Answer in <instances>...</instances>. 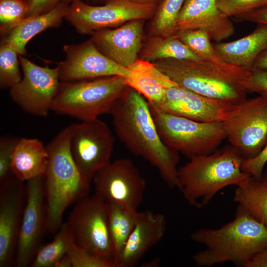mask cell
<instances>
[{
  "label": "cell",
  "mask_w": 267,
  "mask_h": 267,
  "mask_svg": "<svg viewBox=\"0 0 267 267\" xmlns=\"http://www.w3.org/2000/svg\"><path fill=\"white\" fill-rule=\"evenodd\" d=\"M110 114L116 135L125 147L156 167L169 187L180 191L177 168L179 153L161 139L146 99L128 87Z\"/></svg>",
  "instance_id": "1"
},
{
  "label": "cell",
  "mask_w": 267,
  "mask_h": 267,
  "mask_svg": "<svg viewBox=\"0 0 267 267\" xmlns=\"http://www.w3.org/2000/svg\"><path fill=\"white\" fill-rule=\"evenodd\" d=\"M190 238L205 248L192 258L200 267L230 262L245 267L258 253L267 249V228L238 204L234 219L220 228H202Z\"/></svg>",
  "instance_id": "2"
},
{
  "label": "cell",
  "mask_w": 267,
  "mask_h": 267,
  "mask_svg": "<svg viewBox=\"0 0 267 267\" xmlns=\"http://www.w3.org/2000/svg\"><path fill=\"white\" fill-rule=\"evenodd\" d=\"M180 87L201 95L238 104L250 92L251 70L200 59L168 58L152 62Z\"/></svg>",
  "instance_id": "3"
},
{
  "label": "cell",
  "mask_w": 267,
  "mask_h": 267,
  "mask_svg": "<svg viewBox=\"0 0 267 267\" xmlns=\"http://www.w3.org/2000/svg\"><path fill=\"white\" fill-rule=\"evenodd\" d=\"M244 160L230 144L211 153L190 158L178 170L180 192L191 205L206 206L222 189L241 186L252 178L242 169Z\"/></svg>",
  "instance_id": "4"
},
{
  "label": "cell",
  "mask_w": 267,
  "mask_h": 267,
  "mask_svg": "<svg viewBox=\"0 0 267 267\" xmlns=\"http://www.w3.org/2000/svg\"><path fill=\"white\" fill-rule=\"evenodd\" d=\"M69 126L46 146L48 162L44 176L47 229L56 233L65 211L89 195L90 183L82 176L71 155Z\"/></svg>",
  "instance_id": "5"
},
{
  "label": "cell",
  "mask_w": 267,
  "mask_h": 267,
  "mask_svg": "<svg viewBox=\"0 0 267 267\" xmlns=\"http://www.w3.org/2000/svg\"><path fill=\"white\" fill-rule=\"evenodd\" d=\"M128 87L126 78L118 76L60 82L51 111L81 121L94 120L110 114Z\"/></svg>",
  "instance_id": "6"
},
{
  "label": "cell",
  "mask_w": 267,
  "mask_h": 267,
  "mask_svg": "<svg viewBox=\"0 0 267 267\" xmlns=\"http://www.w3.org/2000/svg\"><path fill=\"white\" fill-rule=\"evenodd\" d=\"M150 109L163 142L189 158L213 152L226 139L222 122H198Z\"/></svg>",
  "instance_id": "7"
},
{
  "label": "cell",
  "mask_w": 267,
  "mask_h": 267,
  "mask_svg": "<svg viewBox=\"0 0 267 267\" xmlns=\"http://www.w3.org/2000/svg\"><path fill=\"white\" fill-rule=\"evenodd\" d=\"M103 5H92L74 0L64 18L76 31L82 35L118 27L135 19L150 20L157 6L135 3L130 0H104Z\"/></svg>",
  "instance_id": "8"
},
{
  "label": "cell",
  "mask_w": 267,
  "mask_h": 267,
  "mask_svg": "<svg viewBox=\"0 0 267 267\" xmlns=\"http://www.w3.org/2000/svg\"><path fill=\"white\" fill-rule=\"evenodd\" d=\"M66 223L77 246L109 261L114 266L105 201L95 194L83 198L75 204Z\"/></svg>",
  "instance_id": "9"
},
{
  "label": "cell",
  "mask_w": 267,
  "mask_h": 267,
  "mask_svg": "<svg viewBox=\"0 0 267 267\" xmlns=\"http://www.w3.org/2000/svg\"><path fill=\"white\" fill-rule=\"evenodd\" d=\"M70 150L82 177L91 182L95 174L111 162L115 139L98 118L69 126Z\"/></svg>",
  "instance_id": "10"
},
{
  "label": "cell",
  "mask_w": 267,
  "mask_h": 267,
  "mask_svg": "<svg viewBox=\"0 0 267 267\" xmlns=\"http://www.w3.org/2000/svg\"><path fill=\"white\" fill-rule=\"evenodd\" d=\"M222 123L229 144L244 159L254 158L267 141V101L260 95L247 98Z\"/></svg>",
  "instance_id": "11"
},
{
  "label": "cell",
  "mask_w": 267,
  "mask_h": 267,
  "mask_svg": "<svg viewBox=\"0 0 267 267\" xmlns=\"http://www.w3.org/2000/svg\"><path fill=\"white\" fill-rule=\"evenodd\" d=\"M23 73L21 81L9 89V95L25 112L46 117L57 93L59 84V66H40L19 54Z\"/></svg>",
  "instance_id": "12"
},
{
  "label": "cell",
  "mask_w": 267,
  "mask_h": 267,
  "mask_svg": "<svg viewBox=\"0 0 267 267\" xmlns=\"http://www.w3.org/2000/svg\"><path fill=\"white\" fill-rule=\"evenodd\" d=\"M95 194L106 202L137 211L142 202L146 181L129 158L111 161L93 176Z\"/></svg>",
  "instance_id": "13"
},
{
  "label": "cell",
  "mask_w": 267,
  "mask_h": 267,
  "mask_svg": "<svg viewBox=\"0 0 267 267\" xmlns=\"http://www.w3.org/2000/svg\"><path fill=\"white\" fill-rule=\"evenodd\" d=\"M26 201L15 255L17 267L30 266L47 233L44 176L28 180Z\"/></svg>",
  "instance_id": "14"
},
{
  "label": "cell",
  "mask_w": 267,
  "mask_h": 267,
  "mask_svg": "<svg viewBox=\"0 0 267 267\" xmlns=\"http://www.w3.org/2000/svg\"><path fill=\"white\" fill-rule=\"evenodd\" d=\"M162 78L161 82L165 89L163 98L157 103L148 102L149 107L157 111L201 122H222L236 105L187 90L165 74Z\"/></svg>",
  "instance_id": "15"
},
{
  "label": "cell",
  "mask_w": 267,
  "mask_h": 267,
  "mask_svg": "<svg viewBox=\"0 0 267 267\" xmlns=\"http://www.w3.org/2000/svg\"><path fill=\"white\" fill-rule=\"evenodd\" d=\"M65 59L58 64L60 82L93 79L131 74L124 67L102 54L90 39L78 44L64 45Z\"/></svg>",
  "instance_id": "16"
},
{
  "label": "cell",
  "mask_w": 267,
  "mask_h": 267,
  "mask_svg": "<svg viewBox=\"0 0 267 267\" xmlns=\"http://www.w3.org/2000/svg\"><path fill=\"white\" fill-rule=\"evenodd\" d=\"M15 177L0 184V267L15 263L18 236L26 201V188Z\"/></svg>",
  "instance_id": "17"
},
{
  "label": "cell",
  "mask_w": 267,
  "mask_h": 267,
  "mask_svg": "<svg viewBox=\"0 0 267 267\" xmlns=\"http://www.w3.org/2000/svg\"><path fill=\"white\" fill-rule=\"evenodd\" d=\"M146 21L135 19L116 28L102 29L93 33L89 39L102 54L128 68L138 59Z\"/></svg>",
  "instance_id": "18"
},
{
  "label": "cell",
  "mask_w": 267,
  "mask_h": 267,
  "mask_svg": "<svg viewBox=\"0 0 267 267\" xmlns=\"http://www.w3.org/2000/svg\"><path fill=\"white\" fill-rule=\"evenodd\" d=\"M176 30H201L216 42L227 39L235 31L230 17L219 9L217 0H185L177 19Z\"/></svg>",
  "instance_id": "19"
},
{
  "label": "cell",
  "mask_w": 267,
  "mask_h": 267,
  "mask_svg": "<svg viewBox=\"0 0 267 267\" xmlns=\"http://www.w3.org/2000/svg\"><path fill=\"white\" fill-rule=\"evenodd\" d=\"M165 217L149 210L142 212L122 252L117 267L137 265L145 254L163 237L166 230Z\"/></svg>",
  "instance_id": "20"
},
{
  "label": "cell",
  "mask_w": 267,
  "mask_h": 267,
  "mask_svg": "<svg viewBox=\"0 0 267 267\" xmlns=\"http://www.w3.org/2000/svg\"><path fill=\"white\" fill-rule=\"evenodd\" d=\"M213 44L227 63L251 70L257 58L267 49V25L258 24L250 34L238 40Z\"/></svg>",
  "instance_id": "21"
},
{
  "label": "cell",
  "mask_w": 267,
  "mask_h": 267,
  "mask_svg": "<svg viewBox=\"0 0 267 267\" xmlns=\"http://www.w3.org/2000/svg\"><path fill=\"white\" fill-rule=\"evenodd\" d=\"M69 5L59 2L47 13L26 18L7 34L2 37L0 43L11 46L19 55H26L28 43L45 30L59 26L64 19Z\"/></svg>",
  "instance_id": "22"
},
{
  "label": "cell",
  "mask_w": 267,
  "mask_h": 267,
  "mask_svg": "<svg viewBox=\"0 0 267 267\" xmlns=\"http://www.w3.org/2000/svg\"><path fill=\"white\" fill-rule=\"evenodd\" d=\"M48 162L46 146L37 138H20L13 152L11 167L15 177L27 181L44 175Z\"/></svg>",
  "instance_id": "23"
},
{
  "label": "cell",
  "mask_w": 267,
  "mask_h": 267,
  "mask_svg": "<svg viewBox=\"0 0 267 267\" xmlns=\"http://www.w3.org/2000/svg\"><path fill=\"white\" fill-rule=\"evenodd\" d=\"M106 203L114 264V267H117L122 252L142 212L131 210L114 203Z\"/></svg>",
  "instance_id": "24"
},
{
  "label": "cell",
  "mask_w": 267,
  "mask_h": 267,
  "mask_svg": "<svg viewBox=\"0 0 267 267\" xmlns=\"http://www.w3.org/2000/svg\"><path fill=\"white\" fill-rule=\"evenodd\" d=\"M174 58L200 59V58L176 35L161 36L145 34L138 59L154 62Z\"/></svg>",
  "instance_id": "25"
},
{
  "label": "cell",
  "mask_w": 267,
  "mask_h": 267,
  "mask_svg": "<svg viewBox=\"0 0 267 267\" xmlns=\"http://www.w3.org/2000/svg\"><path fill=\"white\" fill-rule=\"evenodd\" d=\"M128 68L131 74L126 80L129 87L141 94L149 103L162 100L165 89L160 80V71L152 62L137 59Z\"/></svg>",
  "instance_id": "26"
},
{
  "label": "cell",
  "mask_w": 267,
  "mask_h": 267,
  "mask_svg": "<svg viewBox=\"0 0 267 267\" xmlns=\"http://www.w3.org/2000/svg\"><path fill=\"white\" fill-rule=\"evenodd\" d=\"M233 200L267 228V184L254 178L237 187Z\"/></svg>",
  "instance_id": "27"
},
{
  "label": "cell",
  "mask_w": 267,
  "mask_h": 267,
  "mask_svg": "<svg viewBox=\"0 0 267 267\" xmlns=\"http://www.w3.org/2000/svg\"><path fill=\"white\" fill-rule=\"evenodd\" d=\"M74 243L66 222L63 223L53 239L38 250L30 266L31 267H54L56 263Z\"/></svg>",
  "instance_id": "28"
},
{
  "label": "cell",
  "mask_w": 267,
  "mask_h": 267,
  "mask_svg": "<svg viewBox=\"0 0 267 267\" xmlns=\"http://www.w3.org/2000/svg\"><path fill=\"white\" fill-rule=\"evenodd\" d=\"M185 0H164L157 7L146 26L149 35H176V21Z\"/></svg>",
  "instance_id": "29"
},
{
  "label": "cell",
  "mask_w": 267,
  "mask_h": 267,
  "mask_svg": "<svg viewBox=\"0 0 267 267\" xmlns=\"http://www.w3.org/2000/svg\"><path fill=\"white\" fill-rule=\"evenodd\" d=\"M177 36L200 59L220 65L228 64L217 52L205 32L198 30H185L178 32Z\"/></svg>",
  "instance_id": "30"
},
{
  "label": "cell",
  "mask_w": 267,
  "mask_h": 267,
  "mask_svg": "<svg viewBox=\"0 0 267 267\" xmlns=\"http://www.w3.org/2000/svg\"><path fill=\"white\" fill-rule=\"evenodd\" d=\"M19 54L11 46L0 43V88L10 89L22 79Z\"/></svg>",
  "instance_id": "31"
},
{
  "label": "cell",
  "mask_w": 267,
  "mask_h": 267,
  "mask_svg": "<svg viewBox=\"0 0 267 267\" xmlns=\"http://www.w3.org/2000/svg\"><path fill=\"white\" fill-rule=\"evenodd\" d=\"M29 3L25 0H0V33L7 34L27 17Z\"/></svg>",
  "instance_id": "32"
},
{
  "label": "cell",
  "mask_w": 267,
  "mask_h": 267,
  "mask_svg": "<svg viewBox=\"0 0 267 267\" xmlns=\"http://www.w3.org/2000/svg\"><path fill=\"white\" fill-rule=\"evenodd\" d=\"M67 254L72 267H114L112 262L89 252L75 243L69 249Z\"/></svg>",
  "instance_id": "33"
},
{
  "label": "cell",
  "mask_w": 267,
  "mask_h": 267,
  "mask_svg": "<svg viewBox=\"0 0 267 267\" xmlns=\"http://www.w3.org/2000/svg\"><path fill=\"white\" fill-rule=\"evenodd\" d=\"M217 4L223 13L233 17L267 5V0H217Z\"/></svg>",
  "instance_id": "34"
},
{
  "label": "cell",
  "mask_w": 267,
  "mask_h": 267,
  "mask_svg": "<svg viewBox=\"0 0 267 267\" xmlns=\"http://www.w3.org/2000/svg\"><path fill=\"white\" fill-rule=\"evenodd\" d=\"M18 139L8 136H3L0 138V184L15 177L11 169V162L12 155Z\"/></svg>",
  "instance_id": "35"
},
{
  "label": "cell",
  "mask_w": 267,
  "mask_h": 267,
  "mask_svg": "<svg viewBox=\"0 0 267 267\" xmlns=\"http://www.w3.org/2000/svg\"><path fill=\"white\" fill-rule=\"evenodd\" d=\"M267 164V141L258 155L253 158L244 160L242 169L253 178L260 180Z\"/></svg>",
  "instance_id": "36"
},
{
  "label": "cell",
  "mask_w": 267,
  "mask_h": 267,
  "mask_svg": "<svg viewBox=\"0 0 267 267\" xmlns=\"http://www.w3.org/2000/svg\"><path fill=\"white\" fill-rule=\"evenodd\" d=\"M250 92L259 94L267 101V70L251 69Z\"/></svg>",
  "instance_id": "37"
},
{
  "label": "cell",
  "mask_w": 267,
  "mask_h": 267,
  "mask_svg": "<svg viewBox=\"0 0 267 267\" xmlns=\"http://www.w3.org/2000/svg\"><path fill=\"white\" fill-rule=\"evenodd\" d=\"M60 0H30L27 18L44 14L52 10Z\"/></svg>",
  "instance_id": "38"
},
{
  "label": "cell",
  "mask_w": 267,
  "mask_h": 267,
  "mask_svg": "<svg viewBox=\"0 0 267 267\" xmlns=\"http://www.w3.org/2000/svg\"><path fill=\"white\" fill-rule=\"evenodd\" d=\"M232 18L237 22H247L267 25V5Z\"/></svg>",
  "instance_id": "39"
},
{
  "label": "cell",
  "mask_w": 267,
  "mask_h": 267,
  "mask_svg": "<svg viewBox=\"0 0 267 267\" xmlns=\"http://www.w3.org/2000/svg\"><path fill=\"white\" fill-rule=\"evenodd\" d=\"M245 267H267V249L256 254Z\"/></svg>",
  "instance_id": "40"
},
{
  "label": "cell",
  "mask_w": 267,
  "mask_h": 267,
  "mask_svg": "<svg viewBox=\"0 0 267 267\" xmlns=\"http://www.w3.org/2000/svg\"><path fill=\"white\" fill-rule=\"evenodd\" d=\"M251 69L267 70V49L257 58Z\"/></svg>",
  "instance_id": "41"
},
{
  "label": "cell",
  "mask_w": 267,
  "mask_h": 267,
  "mask_svg": "<svg viewBox=\"0 0 267 267\" xmlns=\"http://www.w3.org/2000/svg\"><path fill=\"white\" fill-rule=\"evenodd\" d=\"M54 267H72L71 262L67 253L59 260Z\"/></svg>",
  "instance_id": "42"
},
{
  "label": "cell",
  "mask_w": 267,
  "mask_h": 267,
  "mask_svg": "<svg viewBox=\"0 0 267 267\" xmlns=\"http://www.w3.org/2000/svg\"><path fill=\"white\" fill-rule=\"evenodd\" d=\"M131 1L140 4H151L158 6L164 0H130Z\"/></svg>",
  "instance_id": "43"
},
{
  "label": "cell",
  "mask_w": 267,
  "mask_h": 267,
  "mask_svg": "<svg viewBox=\"0 0 267 267\" xmlns=\"http://www.w3.org/2000/svg\"><path fill=\"white\" fill-rule=\"evenodd\" d=\"M160 264V261L158 259H154L151 261L147 262L143 265L144 267H156Z\"/></svg>",
  "instance_id": "44"
},
{
  "label": "cell",
  "mask_w": 267,
  "mask_h": 267,
  "mask_svg": "<svg viewBox=\"0 0 267 267\" xmlns=\"http://www.w3.org/2000/svg\"><path fill=\"white\" fill-rule=\"evenodd\" d=\"M264 183L267 184V165L265 167L261 178L260 179Z\"/></svg>",
  "instance_id": "45"
},
{
  "label": "cell",
  "mask_w": 267,
  "mask_h": 267,
  "mask_svg": "<svg viewBox=\"0 0 267 267\" xmlns=\"http://www.w3.org/2000/svg\"><path fill=\"white\" fill-rule=\"evenodd\" d=\"M92 4H99L103 3L104 0H86Z\"/></svg>",
  "instance_id": "46"
},
{
  "label": "cell",
  "mask_w": 267,
  "mask_h": 267,
  "mask_svg": "<svg viewBox=\"0 0 267 267\" xmlns=\"http://www.w3.org/2000/svg\"><path fill=\"white\" fill-rule=\"evenodd\" d=\"M74 0H60V2H64L70 4Z\"/></svg>",
  "instance_id": "47"
},
{
  "label": "cell",
  "mask_w": 267,
  "mask_h": 267,
  "mask_svg": "<svg viewBox=\"0 0 267 267\" xmlns=\"http://www.w3.org/2000/svg\"><path fill=\"white\" fill-rule=\"evenodd\" d=\"M26 0V1H27L29 3V2L30 1V0Z\"/></svg>",
  "instance_id": "48"
}]
</instances>
